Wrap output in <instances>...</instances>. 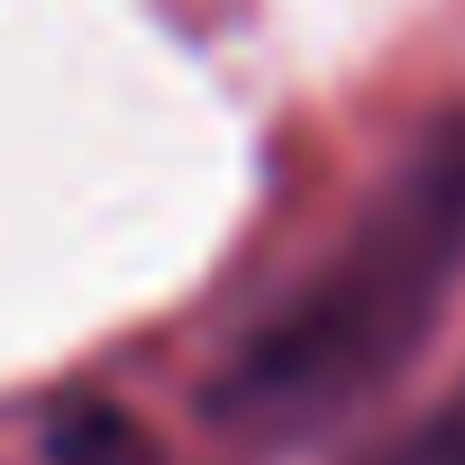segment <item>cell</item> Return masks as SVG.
Returning <instances> with one entry per match:
<instances>
[{"instance_id": "6da1fadb", "label": "cell", "mask_w": 465, "mask_h": 465, "mask_svg": "<svg viewBox=\"0 0 465 465\" xmlns=\"http://www.w3.org/2000/svg\"><path fill=\"white\" fill-rule=\"evenodd\" d=\"M465 274V119L429 128L347 247L228 356L219 420L247 438H311L365 392H383Z\"/></svg>"}, {"instance_id": "7a4b0ae2", "label": "cell", "mask_w": 465, "mask_h": 465, "mask_svg": "<svg viewBox=\"0 0 465 465\" xmlns=\"http://www.w3.org/2000/svg\"><path fill=\"white\" fill-rule=\"evenodd\" d=\"M429 465H465V447H447V456H429Z\"/></svg>"}]
</instances>
